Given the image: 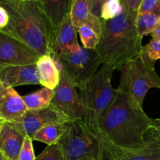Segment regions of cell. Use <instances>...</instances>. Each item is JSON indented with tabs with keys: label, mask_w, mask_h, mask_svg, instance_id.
Returning a JSON list of instances; mask_svg holds the SVG:
<instances>
[{
	"label": "cell",
	"mask_w": 160,
	"mask_h": 160,
	"mask_svg": "<svg viewBox=\"0 0 160 160\" xmlns=\"http://www.w3.org/2000/svg\"><path fill=\"white\" fill-rule=\"evenodd\" d=\"M83 47L96 49L102 33V21L99 17L90 14L87 21L78 29Z\"/></svg>",
	"instance_id": "17"
},
{
	"label": "cell",
	"mask_w": 160,
	"mask_h": 160,
	"mask_svg": "<svg viewBox=\"0 0 160 160\" xmlns=\"http://www.w3.org/2000/svg\"><path fill=\"white\" fill-rule=\"evenodd\" d=\"M51 106L73 120H83L84 110L77 88L63 70H60V79L53 90Z\"/></svg>",
	"instance_id": "8"
},
{
	"label": "cell",
	"mask_w": 160,
	"mask_h": 160,
	"mask_svg": "<svg viewBox=\"0 0 160 160\" xmlns=\"http://www.w3.org/2000/svg\"><path fill=\"white\" fill-rule=\"evenodd\" d=\"M151 35L152 37V39H156V40L160 42V18L159 21H158V23L156 24V28L151 32Z\"/></svg>",
	"instance_id": "32"
},
{
	"label": "cell",
	"mask_w": 160,
	"mask_h": 160,
	"mask_svg": "<svg viewBox=\"0 0 160 160\" xmlns=\"http://www.w3.org/2000/svg\"><path fill=\"white\" fill-rule=\"evenodd\" d=\"M79 160H96V159H94V158H92V157H88V158H84V159H81Z\"/></svg>",
	"instance_id": "33"
},
{
	"label": "cell",
	"mask_w": 160,
	"mask_h": 160,
	"mask_svg": "<svg viewBox=\"0 0 160 160\" xmlns=\"http://www.w3.org/2000/svg\"><path fill=\"white\" fill-rule=\"evenodd\" d=\"M100 160H102V159H100Z\"/></svg>",
	"instance_id": "37"
},
{
	"label": "cell",
	"mask_w": 160,
	"mask_h": 160,
	"mask_svg": "<svg viewBox=\"0 0 160 160\" xmlns=\"http://www.w3.org/2000/svg\"><path fill=\"white\" fill-rule=\"evenodd\" d=\"M27 111L23 98L17 91L0 83V122L17 123Z\"/></svg>",
	"instance_id": "11"
},
{
	"label": "cell",
	"mask_w": 160,
	"mask_h": 160,
	"mask_svg": "<svg viewBox=\"0 0 160 160\" xmlns=\"http://www.w3.org/2000/svg\"><path fill=\"white\" fill-rule=\"evenodd\" d=\"M138 56L145 64L155 68L156 62L160 59L159 41L152 39L149 43L142 46Z\"/></svg>",
	"instance_id": "23"
},
{
	"label": "cell",
	"mask_w": 160,
	"mask_h": 160,
	"mask_svg": "<svg viewBox=\"0 0 160 160\" xmlns=\"http://www.w3.org/2000/svg\"><path fill=\"white\" fill-rule=\"evenodd\" d=\"M91 0H72L70 9V17L73 26L78 29L88 19L90 12Z\"/></svg>",
	"instance_id": "22"
},
{
	"label": "cell",
	"mask_w": 160,
	"mask_h": 160,
	"mask_svg": "<svg viewBox=\"0 0 160 160\" xmlns=\"http://www.w3.org/2000/svg\"><path fill=\"white\" fill-rule=\"evenodd\" d=\"M102 160H160V143L148 136L140 148L114 153Z\"/></svg>",
	"instance_id": "15"
},
{
	"label": "cell",
	"mask_w": 160,
	"mask_h": 160,
	"mask_svg": "<svg viewBox=\"0 0 160 160\" xmlns=\"http://www.w3.org/2000/svg\"><path fill=\"white\" fill-rule=\"evenodd\" d=\"M34 160H67L59 145L56 144L48 145Z\"/></svg>",
	"instance_id": "25"
},
{
	"label": "cell",
	"mask_w": 160,
	"mask_h": 160,
	"mask_svg": "<svg viewBox=\"0 0 160 160\" xmlns=\"http://www.w3.org/2000/svg\"><path fill=\"white\" fill-rule=\"evenodd\" d=\"M53 98V90L43 88L22 97L28 110H37L48 107Z\"/></svg>",
	"instance_id": "20"
},
{
	"label": "cell",
	"mask_w": 160,
	"mask_h": 160,
	"mask_svg": "<svg viewBox=\"0 0 160 160\" xmlns=\"http://www.w3.org/2000/svg\"><path fill=\"white\" fill-rule=\"evenodd\" d=\"M0 6L9 15V23L2 31L26 45L39 56L51 54L54 28L38 2L0 0Z\"/></svg>",
	"instance_id": "2"
},
{
	"label": "cell",
	"mask_w": 160,
	"mask_h": 160,
	"mask_svg": "<svg viewBox=\"0 0 160 160\" xmlns=\"http://www.w3.org/2000/svg\"><path fill=\"white\" fill-rule=\"evenodd\" d=\"M39 55L0 30V66H26L36 64Z\"/></svg>",
	"instance_id": "9"
},
{
	"label": "cell",
	"mask_w": 160,
	"mask_h": 160,
	"mask_svg": "<svg viewBox=\"0 0 160 160\" xmlns=\"http://www.w3.org/2000/svg\"><path fill=\"white\" fill-rule=\"evenodd\" d=\"M159 2L160 0H142L138 8V14L152 12L156 9Z\"/></svg>",
	"instance_id": "27"
},
{
	"label": "cell",
	"mask_w": 160,
	"mask_h": 160,
	"mask_svg": "<svg viewBox=\"0 0 160 160\" xmlns=\"http://www.w3.org/2000/svg\"><path fill=\"white\" fill-rule=\"evenodd\" d=\"M116 95L98 121L95 135L103 147L102 159L110 155L145 145L152 119L126 94Z\"/></svg>",
	"instance_id": "1"
},
{
	"label": "cell",
	"mask_w": 160,
	"mask_h": 160,
	"mask_svg": "<svg viewBox=\"0 0 160 160\" xmlns=\"http://www.w3.org/2000/svg\"><path fill=\"white\" fill-rule=\"evenodd\" d=\"M70 122L44 127L35 133V134L33 136L32 140L38 141L46 144L47 145L56 144L66 132Z\"/></svg>",
	"instance_id": "19"
},
{
	"label": "cell",
	"mask_w": 160,
	"mask_h": 160,
	"mask_svg": "<svg viewBox=\"0 0 160 160\" xmlns=\"http://www.w3.org/2000/svg\"><path fill=\"white\" fill-rule=\"evenodd\" d=\"M35 65L39 84L50 90H54L59 84L60 71L51 55L40 56Z\"/></svg>",
	"instance_id": "16"
},
{
	"label": "cell",
	"mask_w": 160,
	"mask_h": 160,
	"mask_svg": "<svg viewBox=\"0 0 160 160\" xmlns=\"http://www.w3.org/2000/svg\"><path fill=\"white\" fill-rule=\"evenodd\" d=\"M0 160H6V159H5L4 156H3L1 152H0Z\"/></svg>",
	"instance_id": "34"
},
{
	"label": "cell",
	"mask_w": 160,
	"mask_h": 160,
	"mask_svg": "<svg viewBox=\"0 0 160 160\" xmlns=\"http://www.w3.org/2000/svg\"><path fill=\"white\" fill-rule=\"evenodd\" d=\"M33 140L31 138L26 136L23 141V145L20 149V154H19L17 160H34L35 159V155L34 152V147H33Z\"/></svg>",
	"instance_id": "26"
},
{
	"label": "cell",
	"mask_w": 160,
	"mask_h": 160,
	"mask_svg": "<svg viewBox=\"0 0 160 160\" xmlns=\"http://www.w3.org/2000/svg\"><path fill=\"white\" fill-rule=\"evenodd\" d=\"M72 0H39L42 11L48 18V21L56 28L70 12Z\"/></svg>",
	"instance_id": "18"
},
{
	"label": "cell",
	"mask_w": 160,
	"mask_h": 160,
	"mask_svg": "<svg viewBox=\"0 0 160 160\" xmlns=\"http://www.w3.org/2000/svg\"><path fill=\"white\" fill-rule=\"evenodd\" d=\"M51 56L59 71L63 70L75 87L79 89L89 82L102 63L96 49H88L81 45L67 54Z\"/></svg>",
	"instance_id": "7"
},
{
	"label": "cell",
	"mask_w": 160,
	"mask_h": 160,
	"mask_svg": "<svg viewBox=\"0 0 160 160\" xmlns=\"http://www.w3.org/2000/svg\"><path fill=\"white\" fill-rule=\"evenodd\" d=\"M114 70L112 67L104 64L89 82L79 89L84 110L83 120L94 134L100 118L115 98L117 92L111 83Z\"/></svg>",
	"instance_id": "4"
},
{
	"label": "cell",
	"mask_w": 160,
	"mask_h": 160,
	"mask_svg": "<svg viewBox=\"0 0 160 160\" xmlns=\"http://www.w3.org/2000/svg\"><path fill=\"white\" fill-rule=\"evenodd\" d=\"M119 70L121 75L117 90L128 95L140 107L150 89H160V77L155 68L145 64L139 56L127 62Z\"/></svg>",
	"instance_id": "5"
},
{
	"label": "cell",
	"mask_w": 160,
	"mask_h": 160,
	"mask_svg": "<svg viewBox=\"0 0 160 160\" xmlns=\"http://www.w3.org/2000/svg\"><path fill=\"white\" fill-rule=\"evenodd\" d=\"M31 1H34V2H38L39 0H31Z\"/></svg>",
	"instance_id": "35"
},
{
	"label": "cell",
	"mask_w": 160,
	"mask_h": 160,
	"mask_svg": "<svg viewBox=\"0 0 160 160\" xmlns=\"http://www.w3.org/2000/svg\"><path fill=\"white\" fill-rule=\"evenodd\" d=\"M138 12L128 10L115 18L102 20V33L97 52L102 63L120 70L127 62L138 56L142 38L136 28Z\"/></svg>",
	"instance_id": "3"
},
{
	"label": "cell",
	"mask_w": 160,
	"mask_h": 160,
	"mask_svg": "<svg viewBox=\"0 0 160 160\" xmlns=\"http://www.w3.org/2000/svg\"><path fill=\"white\" fill-rule=\"evenodd\" d=\"M63 112L50 105L48 107L37 110H28L23 117L14 123L28 137L32 139L33 136L42 128L51 124L68 123L71 121Z\"/></svg>",
	"instance_id": "10"
},
{
	"label": "cell",
	"mask_w": 160,
	"mask_h": 160,
	"mask_svg": "<svg viewBox=\"0 0 160 160\" xmlns=\"http://www.w3.org/2000/svg\"><path fill=\"white\" fill-rule=\"evenodd\" d=\"M1 123H2V122H0V124H1Z\"/></svg>",
	"instance_id": "36"
},
{
	"label": "cell",
	"mask_w": 160,
	"mask_h": 160,
	"mask_svg": "<svg viewBox=\"0 0 160 160\" xmlns=\"http://www.w3.org/2000/svg\"><path fill=\"white\" fill-rule=\"evenodd\" d=\"M78 29L73 26L70 14L65 16L62 21L53 29L51 56L64 55L80 46L78 41Z\"/></svg>",
	"instance_id": "12"
},
{
	"label": "cell",
	"mask_w": 160,
	"mask_h": 160,
	"mask_svg": "<svg viewBox=\"0 0 160 160\" xmlns=\"http://www.w3.org/2000/svg\"><path fill=\"white\" fill-rule=\"evenodd\" d=\"M121 1L125 9L132 12H138L142 0H121Z\"/></svg>",
	"instance_id": "30"
},
{
	"label": "cell",
	"mask_w": 160,
	"mask_h": 160,
	"mask_svg": "<svg viewBox=\"0 0 160 160\" xmlns=\"http://www.w3.org/2000/svg\"><path fill=\"white\" fill-rule=\"evenodd\" d=\"M160 18V2L153 11L138 14L136 18V28L141 38L151 34L156 28Z\"/></svg>",
	"instance_id": "21"
},
{
	"label": "cell",
	"mask_w": 160,
	"mask_h": 160,
	"mask_svg": "<svg viewBox=\"0 0 160 160\" xmlns=\"http://www.w3.org/2000/svg\"><path fill=\"white\" fill-rule=\"evenodd\" d=\"M123 5L121 0H108L103 3L100 10V19L109 20L118 17L123 12Z\"/></svg>",
	"instance_id": "24"
},
{
	"label": "cell",
	"mask_w": 160,
	"mask_h": 160,
	"mask_svg": "<svg viewBox=\"0 0 160 160\" xmlns=\"http://www.w3.org/2000/svg\"><path fill=\"white\" fill-rule=\"evenodd\" d=\"M0 83L12 88L39 84L36 65L0 66Z\"/></svg>",
	"instance_id": "14"
},
{
	"label": "cell",
	"mask_w": 160,
	"mask_h": 160,
	"mask_svg": "<svg viewBox=\"0 0 160 160\" xmlns=\"http://www.w3.org/2000/svg\"><path fill=\"white\" fill-rule=\"evenodd\" d=\"M57 144L67 160H79L88 157L102 159V145L83 120H71Z\"/></svg>",
	"instance_id": "6"
},
{
	"label": "cell",
	"mask_w": 160,
	"mask_h": 160,
	"mask_svg": "<svg viewBox=\"0 0 160 160\" xmlns=\"http://www.w3.org/2000/svg\"><path fill=\"white\" fill-rule=\"evenodd\" d=\"M108 0H91L90 12L92 15L100 18V10L103 3Z\"/></svg>",
	"instance_id": "29"
},
{
	"label": "cell",
	"mask_w": 160,
	"mask_h": 160,
	"mask_svg": "<svg viewBox=\"0 0 160 160\" xmlns=\"http://www.w3.org/2000/svg\"><path fill=\"white\" fill-rule=\"evenodd\" d=\"M26 134L14 123L0 124V152L6 160H17Z\"/></svg>",
	"instance_id": "13"
},
{
	"label": "cell",
	"mask_w": 160,
	"mask_h": 160,
	"mask_svg": "<svg viewBox=\"0 0 160 160\" xmlns=\"http://www.w3.org/2000/svg\"><path fill=\"white\" fill-rule=\"evenodd\" d=\"M149 136L156 139L160 143V118L155 119L152 121L149 129Z\"/></svg>",
	"instance_id": "28"
},
{
	"label": "cell",
	"mask_w": 160,
	"mask_h": 160,
	"mask_svg": "<svg viewBox=\"0 0 160 160\" xmlns=\"http://www.w3.org/2000/svg\"><path fill=\"white\" fill-rule=\"evenodd\" d=\"M9 23V15L3 7L0 6V30L6 28Z\"/></svg>",
	"instance_id": "31"
}]
</instances>
